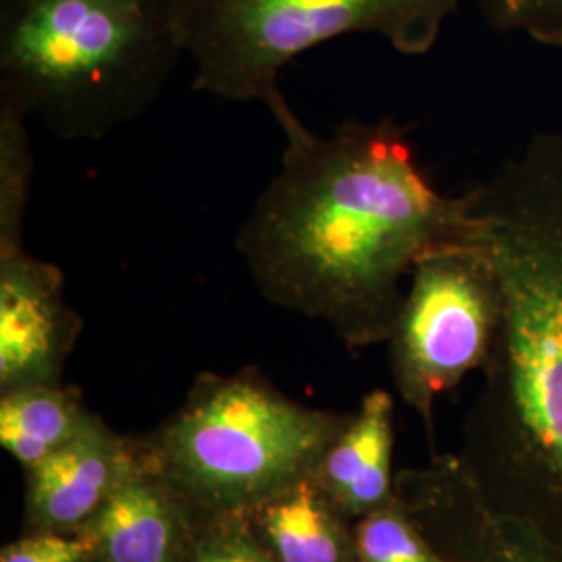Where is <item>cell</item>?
Listing matches in <instances>:
<instances>
[{"label": "cell", "instance_id": "obj_12", "mask_svg": "<svg viewBox=\"0 0 562 562\" xmlns=\"http://www.w3.org/2000/svg\"><path fill=\"white\" fill-rule=\"evenodd\" d=\"M250 522L278 562H357L355 531L315 477L262 506Z\"/></svg>", "mask_w": 562, "mask_h": 562}, {"label": "cell", "instance_id": "obj_7", "mask_svg": "<svg viewBox=\"0 0 562 562\" xmlns=\"http://www.w3.org/2000/svg\"><path fill=\"white\" fill-rule=\"evenodd\" d=\"M396 496L448 562H562V543L487 503L459 457L402 471Z\"/></svg>", "mask_w": 562, "mask_h": 562}, {"label": "cell", "instance_id": "obj_17", "mask_svg": "<svg viewBox=\"0 0 562 562\" xmlns=\"http://www.w3.org/2000/svg\"><path fill=\"white\" fill-rule=\"evenodd\" d=\"M183 562H278L250 521L206 525Z\"/></svg>", "mask_w": 562, "mask_h": 562}, {"label": "cell", "instance_id": "obj_10", "mask_svg": "<svg viewBox=\"0 0 562 562\" xmlns=\"http://www.w3.org/2000/svg\"><path fill=\"white\" fill-rule=\"evenodd\" d=\"M196 531L190 513L134 446L111 498L80 533L92 562H183Z\"/></svg>", "mask_w": 562, "mask_h": 562}, {"label": "cell", "instance_id": "obj_11", "mask_svg": "<svg viewBox=\"0 0 562 562\" xmlns=\"http://www.w3.org/2000/svg\"><path fill=\"white\" fill-rule=\"evenodd\" d=\"M394 398L371 390L327 450L315 482L346 519H361L396 496L392 477Z\"/></svg>", "mask_w": 562, "mask_h": 562}, {"label": "cell", "instance_id": "obj_1", "mask_svg": "<svg viewBox=\"0 0 562 562\" xmlns=\"http://www.w3.org/2000/svg\"><path fill=\"white\" fill-rule=\"evenodd\" d=\"M276 121L280 171L241 223V261L267 301L327 323L348 348L385 344L415 265L480 241L471 201L431 183L394 121L317 134L292 106Z\"/></svg>", "mask_w": 562, "mask_h": 562}, {"label": "cell", "instance_id": "obj_9", "mask_svg": "<svg viewBox=\"0 0 562 562\" xmlns=\"http://www.w3.org/2000/svg\"><path fill=\"white\" fill-rule=\"evenodd\" d=\"M132 459L134 446L94 415L71 442L25 471L30 531L80 533L111 498Z\"/></svg>", "mask_w": 562, "mask_h": 562}, {"label": "cell", "instance_id": "obj_4", "mask_svg": "<svg viewBox=\"0 0 562 562\" xmlns=\"http://www.w3.org/2000/svg\"><path fill=\"white\" fill-rule=\"evenodd\" d=\"M350 415L285 396L259 369L202 373L186 401L136 446L196 527L250 521L315 477Z\"/></svg>", "mask_w": 562, "mask_h": 562}, {"label": "cell", "instance_id": "obj_2", "mask_svg": "<svg viewBox=\"0 0 562 562\" xmlns=\"http://www.w3.org/2000/svg\"><path fill=\"white\" fill-rule=\"evenodd\" d=\"M467 196L503 313L459 459L494 508L562 543V127Z\"/></svg>", "mask_w": 562, "mask_h": 562}, {"label": "cell", "instance_id": "obj_18", "mask_svg": "<svg viewBox=\"0 0 562 562\" xmlns=\"http://www.w3.org/2000/svg\"><path fill=\"white\" fill-rule=\"evenodd\" d=\"M0 562H92V548L81 533L30 531L2 548Z\"/></svg>", "mask_w": 562, "mask_h": 562}, {"label": "cell", "instance_id": "obj_16", "mask_svg": "<svg viewBox=\"0 0 562 562\" xmlns=\"http://www.w3.org/2000/svg\"><path fill=\"white\" fill-rule=\"evenodd\" d=\"M483 20L503 34L562 46V0H475Z\"/></svg>", "mask_w": 562, "mask_h": 562}, {"label": "cell", "instance_id": "obj_14", "mask_svg": "<svg viewBox=\"0 0 562 562\" xmlns=\"http://www.w3.org/2000/svg\"><path fill=\"white\" fill-rule=\"evenodd\" d=\"M27 120L15 102L0 99V252L25 246L23 232L34 176Z\"/></svg>", "mask_w": 562, "mask_h": 562}, {"label": "cell", "instance_id": "obj_8", "mask_svg": "<svg viewBox=\"0 0 562 562\" xmlns=\"http://www.w3.org/2000/svg\"><path fill=\"white\" fill-rule=\"evenodd\" d=\"M80 329L57 265L25 246L0 252V392L60 382Z\"/></svg>", "mask_w": 562, "mask_h": 562}, {"label": "cell", "instance_id": "obj_15", "mask_svg": "<svg viewBox=\"0 0 562 562\" xmlns=\"http://www.w3.org/2000/svg\"><path fill=\"white\" fill-rule=\"evenodd\" d=\"M357 562H448L398 496L357 519Z\"/></svg>", "mask_w": 562, "mask_h": 562}, {"label": "cell", "instance_id": "obj_5", "mask_svg": "<svg viewBox=\"0 0 562 562\" xmlns=\"http://www.w3.org/2000/svg\"><path fill=\"white\" fill-rule=\"evenodd\" d=\"M462 0H176L194 90L234 102L290 109L281 71L302 53L350 34L380 36L402 55L434 48Z\"/></svg>", "mask_w": 562, "mask_h": 562}, {"label": "cell", "instance_id": "obj_13", "mask_svg": "<svg viewBox=\"0 0 562 562\" xmlns=\"http://www.w3.org/2000/svg\"><path fill=\"white\" fill-rule=\"evenodd\" d=\"M94 417L63 382L2 392L0 443L27 471L71 442Z\"/></svg>", "mask_w": 562, "mask_h": 562}, {"label": "cell", "instance_id": "obj_3", "mask_svg": "<svg viewBox=\"0 0 562 562\" xmlns=\"http://www.w3.org/2000/svg\"><path fill=\"white\" fill-rule=\"evenodd\" d=\"M183 55L176 0H0V99L60 140L142 117Z\"/></svg>", "mask_w": 562, "mask_h": 562}, {"label": "cell", "instance_id": "obj_6", "mask_svg": "<svg viewBox=\"0 0 562 562\" xmlns=\"http://www.w3.org/2000/svg\"><path fill=\"white\" fill-rule=\"evenodd\" d=\"M501 313V285L482 240L429 252L411 271L385 344L396 392L431 442L436 402L483 371Z\"/></svg>", "mask_w": 562, "mask_h": 562}]
</instances>
